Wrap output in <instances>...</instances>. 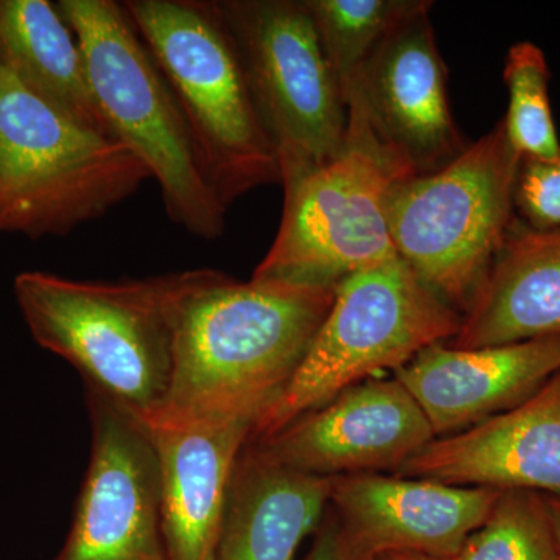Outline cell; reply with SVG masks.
I'll return each mask as SVG.
<instances>
[{
	"label": "cell",
	"mask_w": 560,
	"mask_h": 560,
	"mask_svg": "<svg viewBox=\"0 0 560 560\" xmlns=\"http://www.w3.org/2000/svg\"><path fill=\"white\" fill-rule=\"evenodd\" d=\"M515 217L533 230L560 228V156L521 158L514 183Z\"/></svg>",
	"instance_id": "cell-23"
},
{
	"label": "cell",
	"mask_w": 560,
	"mask_h": 560,
	"mask_svg": "<svg viewBox=\"0 0 560 560\" xmlns=\"http://www.w3.org/2000/svg\"><path fill=\"white\" fill-rule=\"evenodd\" d=\"M259 412L145 423L161 467L171 560H215L232 477Z\"/></svg>",
	"instance_id": "cell-15"
},
{
	"label": "cell",
	"mask_w": 560,
	"mask_h": 560,
	"mask_svg": "<svg viewBox=\"0 0 560 560\" xmlns=\"http://www.w3.org/2000/svg\"><path fill=\"white\" fill-rule=\"evenodd\" d=\"M463 315L430 290L399 256L355 272L335 290L330 311L300 368L257 420L264 440L422 350L452 341Z\"/></svg>",
	"instance_id": "cell-6"
},
{
	"label": "cell",
	"mask_w": 560,
	"mask_h": 560,
	"mask_svg": "<svg viewBox=\"0 0 560 560\" xmlns=\"http://www.w3.org/2000/svg\"><path fill=\"white\" fill-rule=\"evenodd\" d=\"M335 290L175 272L171 388L143 423L264 415L304 360Z\"/></svg>",
	"instance_id": "cell-1"
},
{
	"label": "cell",
	"mask_w": 560,
	"mask_h": 560,
	"mask_svg": "<svg viewBox=\"0 0 560 560\" xmlns=\"http://www.w3.org/2000/svg\"><path fill=\"white\" fill-rule=\"evenodd\" d=\"M396 475L560 495V371L517 407L431 441Z\"/></svg>",
	"instance_id": "cell-14"
},
{
	"label": "cell",
	"mask_w": 560,
	"mask_h": 560,
	"mask_svg": "<svg viewBox=\"0 0 560 560\" xmlns=\"http://www.w3.org/2000/svg\"><path fill=\"white\" fill-rule=\"evenodd\" d=\"M342 92L390 33L429 0H304ZM346 98V97H345Z\"/></svg>",
	"instance_id": "cell-20"
},
{
	"label": "cell",
	"mask_w": 560,
	"mask_h": 560,
	"mask_svg": "<svg viewBox=\"0 0 560 560\" xmlns=\"http://www.w3.org/2000/svg\"><path fill=\"white\" fill-rule=\"evenodd\" d=\"M0 66L73 120L113 138L92 94L79 39L57 3L0 0Z\"/></svg>",
	"instance_id": "cell-19"
},
{
	"label": "cell",
	"mask_w": 560,
	"mask_h": 560,
	"mask_svg": "<svg viewBox=\"0 0 560 560\" xmlns=\"http://www.w3.org/2000/svg\"><path fill=\"white\" fill-rule=\"evenodd\" d=\"M151 179L127 147L73 120L0 66V234L61 237Z\"/></svg>",
	"instance_id": "cell-4"
},
{
	"label": "cell",
	"mask_w": 560,
	"mask_h": 560,
	"mask_svg": "<svg viewBox=\"0 0 560 560\" xmlns=\"http://www.w3.org/2000/svg\"><path fill=\"white\" fill-rule=\"evenodd\" d=\"M330 485L268 463L248 442L232 477L215 560H294L329 510Z\"/></svg>",
	"instance_id": "cell-18"
},
{
	"label": "cell",
	"mask_w": 560,
	"mask_h": 560,
	"mask_svg": "<svg viewBox=\"0 0 560 560\" xmlns=\"http://www.w3.org/2000/svg\"><path fill=\"white\" fill-rule=\"evenodd\" d=\"M518 161L500 120L451 164L401 180L390 195L397 256L460 315L515 219Z\"/></svg>",
	"instance_id": "cell-7"
},
{
	"label": "cell",
	"mask_w": 560,
	"mask_h": 560,
	"mask_svg": "<svg viewBox=\"0 0 560 560\" xmlns=\"http://www.w3.org/2000/svg\"><path fill=\"white\" fill-rule=\"evenodd\" d=\"M364 560H455V558H436V556L418 555V552H383Z\"/></svg>",
	"instance_id": "cell-25"
},
{
	"label": "cell",
	"mask_w": 560,
	"mask_h": 560,
	"mask_svg": "<svg viewBox=\"0 0 560 560\" xmlns=\"http://www.w3.org/2000/svg\"><path fill=\"white\" fill-rule=\"evenodd\" d=\"M455 560H560L547 495L501 490L489 517Z\"/></svg>",
	"instance_id": "cell-22"
},
{
	"label": "cell",
	"mask_w": 560,
	"mask_h": 560,
	"mask_svg": "<svg viewBox=\"0 0 560 560\" xmlns=\"http://www.w3.org/2000/svg\"><path fill=\"white\" fill-rule=\"evenodd\" d=\"M547 495V493H545ZM548 510H550L552 528H555L556 540L560 555V495H547Z\"/></svg>",
	"instance_id": "cell-26"
},
{
	"label": "cell",
	"mask_w": 560,
	"mask_h": 560,
	"mask_svg": "<svg viewBox=\"0 0 560 560\" xmlns=\"http://www.w3.org/2000/svg\"><path fill=\"white\" fill-rule=\"evenodd\" d=\"M430 10L401 22L345 94L348 110L412 176L440 171L469 147L453 117Z\"/></svg>",
	"instance_id": "cell-11"
},
{
	"label": "cell",
	"mask_w": 560,
	"mask_h": 560,
	"mask_svg": "<svg viewBox=\"0 0 560 560\" xmlns=\"http://www.w3.org/2000/svg\"><path fill=\"white\" fill-rule=\"evenodd\" d=\"M349 113L338 156L283 189L279 231L253 278L298 287L341 280L396 257L389 231L390 195L412 178Z\"/></svg>",
	"instance_id": "cell-8"
},
{
	"label": "cell",
	"mask_w": 560,
	"mask_h": 560,
	"mask_svg": "<svg viewBox=\"0 0 560 560\" xmlns=\"http://www.w3.org/2000/svg\"><path fill=\"white\" fill-rule=\"evenodd\" d=\"M501 490L394 475L331 478L329 510L350 559L383 552L456 558Z\"/></svg>",
	"instance_id": "cell-13"
},
{
	"label": "cell",
	"mask_w": 560,
	"mask_h": 560,
	"mask_svg": "<svg viewBox=\"0 0 560 560\" xmlns=\"http://www.w3.org/2000/svg\"><path fill=\"white\" fill-rule=\"evenodd\" d=\"M560 371V334L511 345L431 346L394 377L420 405L436 438L517 407Z\"/></svg>",
	"instance_id": "cell-16"
},
{
	"label": "cell",
	"mask_w": 560,
	"mask_h": 560,
	"mask_svg": "<svg viewBox=\"0 0 560 560\" xmlns=\"http://www.w3.org/2000/svg\"><path fill=\"white\" fill-rule=\"evenodd\" d=\"M124 7L171 84L221 205L230 209L249 191L280 184L278 153L215 3L127 0Z\"/></svg>",
	"instance_id": "cell-5"
},
{
	"label": "cell",
	"mask_w": 560,
	"mask_h": 560,
	"mask_svg": "<svg viewBox=\"0 0 560 560\" xmlns=\"http://www.w3.org/2000/svg\"><path fill=\"white\" fill-rule=\"evenodd\" d=\"M241 57L283 189L340 154L349 113L304 0H213Z\"/></svg>",
	"instance_id": "cell-9"
},
{
	"label": "cell",
	"mask_w": 560,
	"mask_h": 560,
	"mask_svg": "<svg viewBox=\"0 0 560 560\" xmlns=\"http://www.w3.org/2000/svg\"><path fill=\"white\" fill-rule=\"evenodd\" d=\"M173 290L175 272L117 282L44 271L14 279L33 340L142 422L160 410L171 388Z\"/></svg>",
	"instance_id": "cell-2"
},
{
	"label": "cell",
	"mask_w": 560,
	"mask_h": 560,
	"mask_svg": "<svg viewBox=\"0 0 560 560\" xmlns=\"http://www.w3.org/2000/svg\"><path fill=\"white\" fill-rule=\"evenodd\" d=\"M550 66L544 50L530 40L508 50L503 80L510 95L504 130L521 158L556 160L560 140L550 98Z\"/></svg>",
	"instance_id": "cell-21"
},
{
	"label": "cell",
	"mask_w": 560,
	"mask_h": 560,
	"mask_svg": "<svg viewBox=\"0 0 560 560\" xmlns=\"http://www.w3.org/2000/svg\"><path fill=\"white\" fill-rule=\"evenodd\" d=\"M91 460L55 560H171L162 533L161 467L142 420L86 386Z\"/></svg>",
	"instance_id": "cell-10"
},
{
	"label": "cell",
	"mask_w": 560,
	"mask_h": 560,
	"mask_svg": "<svg viewBox=\"0 0 560 560\" xmlns=\"http://www.w3.org/2000/svg\"><path fill=\"white\" fill-rule=\"evenodd\" d=\"M57 7L79 39L110 136L149 167L168 219L195 237H221L228 209L210 184L171 84L124 2L60 0Z\"/></svg>",
	"instance_id": "cell-3"
},
{
	"label": "cell",
	"mask_w": 560,
	"mask_h": 560,
	"mask_svg": "<svg viewBox=\"0 0 560 560\" xmlns=\"http://www.w3.org/2000/svg\"><path fill=\"white\" fill-rule=\"evenodd\" d=\"M315 533L316 537L313 540L312 550L308 551L307 558L304 560H352L348 550H346L340 528H338V523L335 521L331 511L324 515L323 522H320Z\"/></svg>",
	"instance_id": "cell-24"
},
{
	"label": "cell",
	"mask_w": 560,
	"mask_h": 560,
	"mask_svg": "<svg viewBox=\"0 0 560 560\" xmlns=\"http://www.w3.org/2000/svg\"><path fill=\"white\" fill-rule=\"evenodd\" d=\"M436 440L429 418L396 377L342 390L250 448L276 466L318 478L397 471Z\"/></svg>",
	"instance_id": "cell-12"
},
{
	"label": "cell",
	"mask_w": 560,
	"mask_h": 560,
	"mask_svg": "<svg viewBox=\"0 0 560 560\" xmlns=\"http://www.w3.org/2000/svg\"><path fill=\"white\" fill-rule=\"evenodd\" d=\"M560 334V228L533 230L515 217L463 315L456 349L489 348Z\"/></svg>",
	"instance_id": "cell-17"
}]
</instances>
